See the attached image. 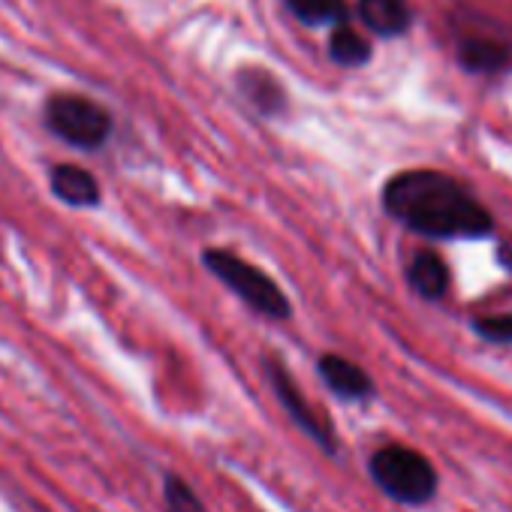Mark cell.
<instances>
[{"label":"cell","instance_id":"4","mask_svg":"<svg viewBox=\"0 0 512 512\" xmlns=\"http://www.w3.org/2000/svg\"><path fill=\"white\" fill-rule=\"evenodd\" d=\"M46 124L55 136L76 148H100L112 133L109 112L82 97V94H58L46 103Z\"/></svg>","mask_w":512,"mask_h":512},{"label":"cell","instance_id":"6","mask_svg":"<svg viewBox=\"0 0 512 512\" xmlns=\"http://www.w3.org/2000/svg\"><path fill=\"white\" fill-rule=\"evenodd\" d=\"M317 371L323 377V383L344 401H368L374 395V383L371 377L350 359L344 356H335V353H326L320 362H317Z\"/></svg>","mask_w":512,"mask_h":512},{"label":"cell","instance_id":"11","mask_svg":"<svg viewBox=\"0 0 512 512\" xmlns=\"http://www.w3.org/2000/svg\"><path fill=\"white\" fill-rule=\"evenodd\" d=\"M329 52H332V58H335L338 64H344V67H359V64H365V61L371 58L368 40H365L359 31L347 28L344 22L335 25L332 40H329Z\"/></svg>","mask_w":512,"mask_h":512},{"label":"cell","instance_id":"5","mask_svg":"<svg viewBox=\"0 0 512 512\" xmlns=\"http://www.w3.org/2000/svg\"><path fill=\"white\" fill-rule=\"evenodd\" d=\"M266 374H269V383H272V389H275V398H278L281 407L290 413L293 425H299L314 443H320L323 452L335 455L338 440H335L332 428L311 410V404L305 401V395H302V389L296 386V380L284 371V365L275 362V359H269V362H266Z\"/></svg>","mask_w":512,"mask_h":512},{"label":"cell","instance_id":"15","mask_svg":"<svg viewBox=\"0 0 512 512\" xmlns=\"http://www.w3.org/2000/svg\"><path fill=\"white\" fill-rule=\"evenodd\" d=\"M497 260L503 263V269L512 272V241H503V244L497 247Z\"/></svg>","mask_w":512,"mask_h":512},{"label":"cell","instance_id":"13","mask_svg":"<svg viewBox=\"0 0 512 512\" xmlns=\"http://www.w3.org/2000/svg\"><path fill=\"white\" fill-rule=\"evenodd\" d=\"M163 509L166 512H208L202 497L178 473L163 476Z\"/></svg>","mask_w":512,"mask_h":512},{"label":"cell","instance_id":"8","mask_svg":"<svg viewBox=\"0 0 512 512\" xmlns=\"http://www.w3.org/2000/svg\"><path fill=\"white\" fill-rule=\"evenodd\" d=\"M52 190L61 202L76 205V208H91L100 202V184L82 166H70V163L58 166L52 172Z\"/></svg>","mask_w":512,"mask_h":512},{"label":"cell","instance_id":"7","mask_svg":"<svg viewBox=\"0 0 512 512\" xmlns=\"http://www.w3.org/2000/svg\"><path fill=\"white\" fill-rule=\"evenodd\" d=\"M359 19L380 37H398L410 28L413 13L407 0H359Z\"/></svg>","mask_w":512,"mask_h":512},{"label":"cell","instance_id":"1","mask_svg":"<svg viewBox=\"0 0 512 512\" xmlns=\"http://www.w3.org/2000/svg\"><path fill=\"white\" fill-rule=\"evenodd\" d=\"M383 202L395 220L428 238H482L491 232V214L443 172H401L386 184Z\"/></svg>","mask_w":512,"mask_h":512},{"label":"cell","instance_id":"3","mask_svg":"<svg viewBox=\"0 0 512 512\" xmlns=\"http://www.w3.org/2000/svg\"><path fill=\"white\" fill-rule=\"evenodd\" d=\"M205 266L214 278H220L244 305H250L256 314L272 317V320H287L290 317V302L281 293V287L263 275L256 266L244 263L241 256L229 250H205Z\"/></svg>","mask_w":512,"mask_h":512},{"label":"cell","instance_id":"9","mask_svg":"<svg viewBox=\"0 0 512 512\" xmlns=\"http://www.w3.org/2000/svg\"><path fill=\"white\" fill-rule=\"evenodd\" d=\"M458 58L473 73H500L512 64V46L494 37H470L461 43Z\"/></svg>","mask_w":512,"mask_h":512},{"label":"cell","instance_id":"14","mask_svg":"<svg viewBox=\"0 0 512 512\" xmlns=\"http://www.w3.org/2000/svg\"><path fill=\"white\" fill-rule=\"evenodd\" d=\"M476 332H479L485 341H500V344H509V341H512V314L476 320Z\"/></svg>","mask_w":512,"mask_h":512},{"label":"cell","instance_id":"2","mask_svg":"<svg viewBox=\"0 0 512 512\" xmlns=\"http://www.w3.org/2000/svg\"><path fill=\"white\" fill-rule=\"evenodd\" d=\"M368 473L383 494H389L392 500L407 503V506L428 503L437 494L434 464L422 452L401 446V443H389V446L377 449L368 458Z\"/></svg>","mask_w":512,"mask_h":512},{"label":"cell","instance_id":"10","mask_svg":"<svg viewBox=\"0 0 512 512\" xmlns=\"http://www.w3.org/2000/svg\"><path fill=\"white\" fill-rule=\"evenodd\" d=\"M407 278H410V287H413L422 299H431V302L440 299V296L446 293V287H449V272H446V266H443L440 256L431 253V250H422V253L413 256Z\"/></svg>","mask_w":512,"mask_h":512},{"label":"cell","instance_id":"12","mask_svg":"<svg viewBox=\"0 0 512 512\" xmlns=\"http://www.w3.org/2000/svg\"><path fill=\"white\" fill-rule=\"evenodd\" d=\"M287 7L305 25H341L347 19L344 0H287Z\"/></svg>","mask_w":512,"mask_h":512}]
</instances>
